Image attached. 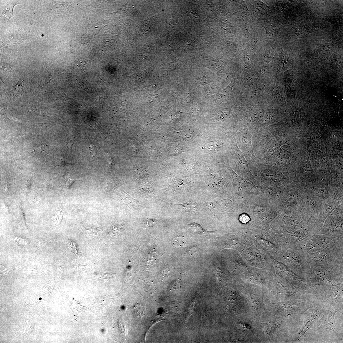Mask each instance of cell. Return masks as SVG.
<instances>
[{"instance_id":"5bb4252c","label":"cell","mask_w":343,"mask_h":343,"mask_svg":"<svg viewBox=\"0 0 343 343\" xmlns=\"http://www.w3.org/2000/svg\"><path fill=\"white\" fill-rule=\"evenodd\" d=\"M70 245L71 249L75 254L78 255V246L77 243L74 241H70Z\"/></svg>"},{"instance_id":"7c38bea8","label":"cell","mask_w":343,"mask_h":343,"mask_svg":"<svg viewBox=\"0 0 343 343\" xmlns=\"http://www.w3.org/2000/svg\"><path fill=\"white\" fill-rule=\"evenodd\" d=\"M115 273L108 274L104 272H99L98 277L102 279H110L114 278Z\"/></svg>"},{"instance_id":"52a82bcc","label":"cell","mask_w":343,"mask_h":343,"mask_svg":"<svg viewBox=\"0 0 343 343\" xmlns=\"http://www.w3.org/2000/svg\"><path fill=\"white\" fill-rule=\"evenodd\" d=\"M63 215V212L62 211H58L51 219V221L55 223L56 224L60 225L62 221Z\"/></svg>"},{"instance_id":"7a4b0ae2","label":"cell","mask_w":343,"mask_h":343,"mask_svg":"<svg viewBox=\"0 0 343 343\" xmlns=\"http://www.w3.org/2000/svg\"><path fill=\"white\" fill-rule=\"evenodd\" d=\"M330 239L319 237L310 239L306 243V249L310 252L317 251L324 249L330 243Z\"/></svg>"},{"instance_id":"6da1fadb","label":"cell","mask_w":343,"mask_h":343,"mask_svg":"<svg viewBox=\"0 0 343 343\" xmlns=\"http://www.w3.org/2000/svg\"><path fill=\"white\" fill-rule=\"evenodd\" d=\"M228 167L234 180V189L237 196H242L248 194L262 195L266 193L265 188L255 186L246 181L244 178L239 176L233 171L229 165Z\"/></svg>"},{"instance_id":"4fadbf2b","label":"cell","mask_w":343,"mask_h":343,"mask_svg":"<svg viewBox=\"0 0 343 343\" xmlns=\"http://www.w3.org/2000/svg\"><path fill=\"white\" fill-rule=\"evenodd\" d=\"M156 222V220L153 219H147L143 222V225L145 228H150Z\"/></svg>"},{"instance_id":"5b68a950","label":"cell","mask_w":343,"mask_h":343,"mask_svg":"<svg viewBox=\"0 0 343 343\" xmlns=\"http://www.w3.org/2000/svg\"><path fill=\"white\" fill-rule=\"evenodd\" d=\"M17 3L14 2L7 5L2 11L1 16H5L9 19L11 17H14L12 15L13 10L14 6Z\"/></svg>"},{"instance_id":"9a60e30c","label":"cell","mask_w":343,"mask_h":343,"mask_svg":"<svg viewBox=\"0 0 343 343\" xmlns=\"http://www.w3.org/2000/svg\"><path fill=\"white\" fill-rule=\"evenodd\" d=\"M239 220L242 224H246L250 221V218L247 215L243 214L240 216Z\"/></svg>"},{"instance_id":"9c48e42d","label":"cell","mask_w":343,"mask_h":343,"mask_svg":"<svg viewBox=\"0 0 343 343\" xmlns=\"http://www.w3.org/2000/svg\"><path fill=\"white\" fill-rule=\"evenodd\" d=\"M119 186V184L116 182L110 181L106 183L104 187V190L106 192L114 190Z\"/></svg>"},{"instance_id":"277c9868","label":"cell","mask_w":343,"mask_h":343,"mask_svg":"<svg viewBox=\"0 0 343 343\" xmlns=\"http://www.w3.org/2000/svg\"><path fill=\"white\" fill-rule=\"evenodd\" d=\"M135 314L137 318L141 319L144 316L146 312V306L142 304L137 303L134 307Z\"/></svg>"},{"instance_id":"2e32d148","label":"cell","mask_w":343,"mask_h":343,"mask_svg":"<svg viewBox=\"0 0 343 343\" xmlns=\"http://www.w3.org/2000/svg\"><path fill=\"white\" fill-rule=\"evenodd\" d=\"M66 187L67 189H69L72 184L75 181V180L72 179L68 178H66Z\"/></svg>"},{"instance_id":"30bf717a","label":"cell","mask_w":343,"mask_h":343,"mask_svg":"<svg viewBox=\"0 0 343 343\" xmlns=\"http://www.w3.org/2000/svg\"><path fill=\"white\" fill-rule=\"evenodd\" d=\"M190 227L193 228L194 230L198 233H211L212 231H207L202 228L200 224L196 223L193 222L188 224Z\"/></svg>"},{"instance_id":"ac0fdd59","label":"cell","mask_w":343,"mask_h":343,"mask_svg":"<svg viewBox=\"0 0 343 343\" xmlns=\"http://www.w3.org/2000/svg\"><path fill=\"white\" fill-rule=\"evenodd\" d=\"M195 300V299H194V301H193L192 302V303L190 304V306L189 308V311H190V312L187 318L189 317L190 315H191L192 314L194 313V307Z\"/></svg>"},{"instance_id":"44dd1931","label":"cell","mask_w":343,"mask_h":343,"mask_svg":"<svg viewBox=\"0 0 343 343\" xmlns=\"http://www.w3.org/2000/svg\"><path fill=\"white\" fill-rule=\"evenodd\" d=\"M108 156L107 158V160L109 164L111 165L112 163V160L110 156L109 155H108Z\"/></svg>"},{"instance_id":"3957f363","label":"cell","mask_w":343,"mask_h":343,"mask_svg":"<svg viewBox=\"0 0 343 343\" xmlns=\"http://www.w3.org/2000/svg\"><path fill=\"white\" fill-rule=\"evenodd\" d=\"M121 200L123 203L130 208L137 210L141 206L140 202L134 198L125 191L121 194Z\"/></svg>"},{"instance_id":"ba28073f","label":"cell","mask_w":343,"mask_h":343,"mask_svg":"<svg viewBox=\"0 0 343 343\" xmlns=\"http://www.w3.org/2000/svg\"><path fill=\"white\" fill-rule=\"evenodd\" d=\"M185 243V239L183 236L181 235H177L173 239V244L175 246H183Z\"/></svg>"},{"instance_id":"d6986e66","label":"cell","mask_w":343,"mask_h":343,"mask_svg":"<svg viewBox=\"0 0 343 343\" xmlns=\"http://www.w3.org/2000/svg\"><path fill=\"white\" fill-rule=\"evenodd\" d=\"M89 148H89V149L90 150L91 155L94 157L96 154L94 146L92 145H90Z\"/></svg>"},{"instance_id":"8fae6325","label":"cell","mask_w":343,"mask_h":343,"mask_svg":"<svg viewBox=\"0 0 343 343\" xmlns=\"http://www.w3.org/2000/svg\"><path fill=\"white\" fill-rule=\"evenodd\" d=\"M137 180H140L147 176L148 174L147 171L143 168H140L136 171Z\"/></svg>"},{"instance_id":"ffe728a7","label":"cell","mask_w":343,"mask_h":343,"mask_svg":"<svg viewBox=\"0 0 343 343\" xmlns=\"http://www.w3.org/2000/svg\"><path fill=\"white\" fill-rule=\"evenodd\" d=\"M162 273L163 276L164 277H167L169 276V274H169L168 273H168V271L166 269H165L163 270Z\"/></svg>"},{"instance_id":"e0dca14e","label":"cell","mask_w":343,"mask_h":343,"mask_svg":"<svg viewBox=\"0 0 343 343\" xmlns=\"http://www.w3.org/2000/svg\"><path fill=\"white\" fill-rule=\"evenodd\" d=\"M198 249L195 247L193 246L192 247H191L187 250V253L189 255H193L194 254L196 253L198 251Z\"/></svg>"},{"instance_id":"8992f818","label":"cell","mask_w":343,"mask_h":343,"mask_svg":"<svg viewBox=\"0 0 343 343\" xmlns=\"http://www.w3.org/2000/svg\"><path fill=\"white\" fill-rule=\"evenodd\" d=\"M85 229L89 236L96 239L99 237L103 231L102 228L101 227L87 228Z\"/></svg>"}]
</instances>
